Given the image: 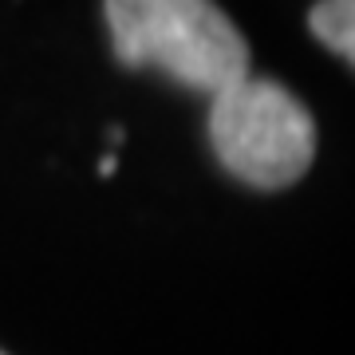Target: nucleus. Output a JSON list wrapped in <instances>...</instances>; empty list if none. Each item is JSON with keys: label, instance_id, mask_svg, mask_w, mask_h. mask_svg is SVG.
I'll use <instances>...</instances> for the list:
<instances>
[{"label": "nucleus", "instance_id": "nucleus-1", "mask_svg": "<svg viewBox=\"0 0 355 355\" xmlns=\"http://www.w3.org/2000/svg\"><path fill=\"white\" fill-rule=\"evenodd\" d=\"M107 24L127 67H158L190 91L249 76V44L214 0H107Z\"/></svg>", "mask_w": 355, "mask_h": 355}, {"label": "nucleus", "instance_id": "nucleus-2", "mask_svg": "<svg viewBox=\"0 0 355 355\" xmlns=\"http://www.w3.org/2000/svg\"><path fill=\"white\" fill-rule=\"evenodd\" d=\"M209 146L233 178L257 190H284L316 158V123L277 79L241 76L214 91Z\"/></svg>", "mask_w": 355, "mask_h": 355}, {"label": "nucleus", "instance_id": "nucleus-3", "mask_svg": "<svg viewBox=\"0 0 355 355\" xmlns=\"http://www.w3.org/2000/svg\"><path fill=\"white\" fill-rule=\"evenodd\" d=\"M308 28L347 64L355 60V0H320L308 12Z\"/></svg>", "mask_w": 355, "mask_h": 355}, {"label": "nucleus", "instance_id": "nucleus-4", "mask_svg": "<svg viewBox=\"0 0 355 355\" xmlns=\"http://www.w3.org/2000/svg\"><path fill=\"white\" fill-rule=\"evenodd\" d=\"M0 355H4V352H0Z\"/></svg>", "mask_w": 355, "mask_h": 355}]
</instances>
